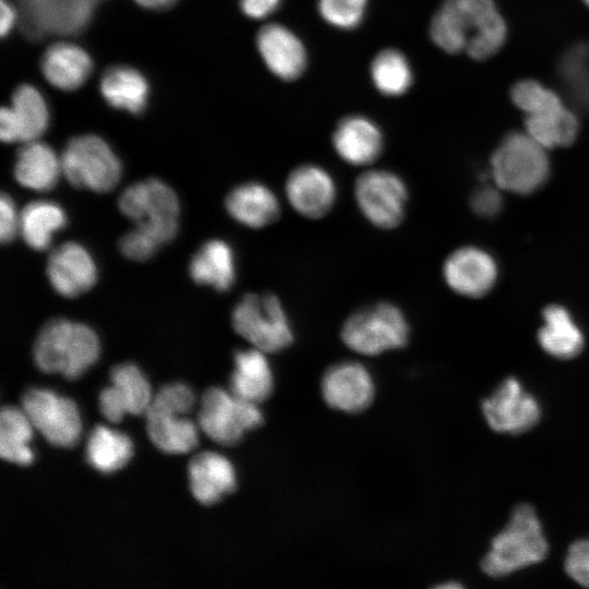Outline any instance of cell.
Wrapping results in <instances>:
<instances>
[{
    "label": "cell",
    "instance_id": "6da1fadb",
    "mask_svg": "<svg viewBox=\"0 0 589 589\" xmlns=\"http://www.w3.org/2000/svg\"><path fill=\"white\" fill-rule=\"evenodd\" d=\"M507 28L493 0H445L434 14L430 35L448 53L466 51L476 60L495 55Z\"/></svg>",
    "mask_w": 589,
    "mask_h": 589
},
{
    "label": "cell",
    "instance_id": "7a4b0ae2",
    "mask_svg": "<svg viewBox=\"0 0 589 589\" xmlns=\"http://www.w3.org/2000/svg\"><path fill=\"white\" fill-rule=\"evenodd\" d=\"M548 553L549 542L536 509L520 503L492 539L481 560V568L488 576L501 578L542 562Z\"/></svg>",
    "mask_w": 589,
    "mask_h": 589
},
{
    "label": "cell",
    "instance_id": "3957f363",
    "mask_svg": "<svg viewBox=\"0 0 589 589\" xmlns=\"http://www.w3.org/2000/svg\"><path fill=\"white\" fill-rule=\"evenodd\" d=\"M100 344L87 325L65 318L47 322L34 344V360L45 373H60L69 380L80 377L97 361Z\"/></svg>",
    "mask_w": 589,
    "mask_h": 589
},
{
    "label": "cell",
    "instance_id": "277c9868",
    "mask_svg": "<svg viewBox=\"0 0 589 589\" xmlns=\"http://www.w3.org/2000/svg\"><path fill=\"white\" fill-rule=\"evenodd\" d=\"M340 336L352 351L376 356L406 346L410 325L397 304L380 301L352 312L344 322Z\"/></svg>",
    "mask_w": 589,
    "mask_h": 589
},
{
    "label": "cell",
    "instance_id": "5b68a950",
    "mask_svg": "<svg viewBox=\"0 0 589 589\" xmlns=\"http://www.w3.org/2000/svg\"><path fill=\"white\" fill-rule=\"evenodd\" d=\"M231 323L238 335L266 353L281 351L294 339L286 308L272 292L243 296L232 310Z\"/></svg>",
    "mask_w": 589,
    "mask_h": 589
},
{
    "label": "cell",
    "instance_id": "8992f818",
    "mask_svg": "<svg viewBox=\"0 0 589 589\" xmlns=\"http://www.w3.org/2000/svg\"><path fill=\"white\" fill-rule=\"evenodd\" d=\"M546 151L527 132L507 134L491 158L496 187L517 194H529L541 188L550 173Z\"/></svg>",
    "mask_w": 589,
    "mask_h": 589
},
{
    "label": "cell",
    "instance_id": "52a82bcc",
    "mask_svg": "<svg viewBox=\"0 0 589 589\" xmlns=\"http://www.w3.org/2000/svg\"><path fill=\"white\" fill-rule=\"evenodd\" d=\"M118 206L159 245L171 241L178 231L179 200L175 191L158 179L128 187L120 195Z\"/></svg>",
    "mask_w": 589,
    "mask_h": 589
},
{
    "label": "cell",
    "instance_id": "ba28073f",
    "mask_svg": "<svg viewBox=\"0 0 589 589\" xmlns=\"http://www.w3.org/2000/svg\"><path fill=\"white\" fill-rule=\"evenodd\" d=\"M62 175L74 187L108 192L121 177V164L111 147L97 135L73 137L61 155Z\"/></svg>",
    "mask_w": 589,
    "mask_h": 589
},
{
    "label": "cell",
    "instance_id": "9c48e42d",
    "mask_svg": "<svg viewBox=\"0 0 589 589\" xmlns=\"http://www.w3.org/2000/svg\"><path fill=\"white\" fill-rule=\"evenodd\" d=\"M353 196L360 213L370 224L390 230L405 218L409 191L399 175L385 169H371L357 177Z\"/></svg>",
    "mask_w": 589,
    "mask_h": 589
},
{
    "label": "cell",
    "instance_id": "30bf717a",
    "mask_svg": "<svg viewBox=\"0 0 589 589\" xmlns=\"http://www.w3.org/2000/svg\"><path fill=\"white\" fill-rule=\"evenodd\" d=\"M263 423L259 404L243 400L219 387L208 388L199 413L201 430L214 442L236 445L244 433Z\"/></svg>",
    "mask_w": 589,
    "mask_h": 589
},
{
    "label": "cell",
    "instance_id": "8fae6325",
    "mask_svg": "<svg viewBox=\"0 0 589 589\" xmlns=\"http://www.w3.org/2000/svg\"><path fill=\"white\" fill-rule=\"evenodd\" d=\"M101 0H16L19 22L31 39L50 35H75L92 19Z\"/></svg>",
    "mask_w": 589,
    "mask_h": 589
},
{
    "label": "cell",
    "instance_id": "7c38bea8",
    "mask_svg": "<svg viewBox=\"0 0 589 589\" xmlns=\"http://www.w3.org/2000/svg\"><path fill=\"white\" fill-rule=\"evenodd\" d=\"M22 409L50 444L74 446L81 436L82 422L75 402L50 389L33 388L22 397Z\"/></svg>",
    "mask_w": 589,
    "mask_h": 589
},
{
    "label": "cell",
    "instance_id": "4fadbf2b",
    "mask_svg": "<svg viewBox=\"0 0 589 589\" xmlns=\"http://www.w3.org/2000/svg\"><path fill=\"white\" fill-rule=\"evenodd\" d=\"M481 410L493 431L513 435L531 430L541 418L539 400L516 377L505 378L482 400Z\"/></svg>",
    "mask_w": 589,
    "mask_h": 589
},
{
    "label": "cell",
    "instance_id": "5bb4252c",
    "mask_svg": "<svg viewBox=\"0 0 589 589\" xmlns=\"http://www.w3.org/2000/svg\"><path fill=\"white\" fill-rule=\"evenodd\" d=\"M285 194L299 215L308 219H320L335 205L337 184L325 168L304 164L289 172L285 181Z\"/></svg>",
    "mask_w": 589,
    "mask_h": 589
},
{
    "label": "cell",
    "instance_id": "9a60e30c",
    "mask_svg": "<svg viewBox=\"0 0 589 589\" xmlns=\"http://www.w3.org/2000/svg\"><path fill=\"white\" fill-rule=\"evenodd\" d=\"M49 123L47 104L37 88L23 84L19 86L9 107L0 112V136L7 143H28L37 141Z\"/></svg>",
    "mask_w": 589,
    "mask_h": 589
},
{
    "label": "cell",
    "instance_id": "2e32d148",
    "mask_svg": "<svg viewBox=\"0 0 589 589\" xmlns=\"http://www.w3.org/2000/svg\"><path fill=\"white\" fill-rule=\"evenodd\" d=\"M322 393L329 407L354 413L364 410L372 402L374 382L364 365L345 361L334 364L325 372Z\"/></svg>",
    "mask_w": 589,
    "mask_h": 589
},
{
    "label": "cell",
    "instance_id": "e0dca14e",
    "mask_svg": "<svg viewBox=\"0 0 589 589\" xmlns=\"http://www.w3.org/2000/svg\"><path fill=\"white\" fill-rule=\"evenodd\" d=\"M443 275L455 292L467 297H481L495 284L497 266L488 252L474 247H464L446 259Z\"/></svg>",
    "mask_w": 589,
    "mask_h": 589
},
{
    "label": "cell",
    "instance_id": "ac0fdd59",
    "mask_svg": "<svg viewBox=\"0 0 589 589\" xmlns=\"http://www.w3.org/2000/svg\"><path fill=\"white\" fill-rule=\"evenodd\" d=\"M51 287L61 296L74 298L91 289L97 279V267L89 252L76 242L55 249L47 263Z\"/></svg>",
    "mask_w": 589,
    "mask_h": 589
},
{
    "label": "cell",
    "instance_id": "d6986e66",
    "mask_svg": "<svg viewBox=\"0 0 589 589\" xmlns=\"http://www.w3.org/2000/svg\"><path fill=\"white\" fill-rule=\"evenodd\" d=\"M225 206L237 223L252 229L272 225L281 214L276 193L259 181L235 187L226 196Z\"/></svg>",
    "mask_w": 589,
    "mask_h": 589
},
{
    "label": "cell",
    "instance_id": "ffe728a7",
    "mask_svg": "<svg viewBox=\"0 0 589 589\" xmlns=\"http://www.w3.org/2000/svg\"><path fill=\"white\" fill-rule=\"evenodd\" d=\"M256 44L265 64L278 77L294 80L303 72L306 62L304 47L285 26H263L257 34Z\"/></svg>",
    "mask_w": 589,
    "mask_h": 589
},
{
    "label": "cell",
    "instance_id": "44dd1931",
    "mask_svg": "<svg viewBox=\"0 0 589 589\" xmlns=\"http://www.w3.org/2000/svg\"><path fill=\"white\" fill-rule=\"evenodd\" d=\"M188 472L191 492L203 505L218 503L237 486L232 464L218 453L203 452L195 455L189 464Z\"/></svg>",
    "mask_w": 589,
    "mask_h": 589
},
{
    "label": "cell",
    "instance_id": "7402d4cb",
    "mask_svg": "<svg viewBox=\"0 0 589 589\" xmlns=\"http://www.w3.org/2000/svg\"><path fill=\"white\" fill-rule=\"evenodd\" d=\"M337 155L352 166H368L375 161L383 149V135L378 127L361 116L342 119L333 133Z\"/></svg>",
    "mask_w": 589,
    "mask_h": 589
},
{
    "label": "cell",
    "instance_id": "603a6c76",
    "mask_svg": "<svg viewBox=\"0 0 589 589\" xmlns=\"http://www.w3.org/2000/svg\"><path fill=\"white\" fill-rule=\"evenodd\" d=\"M266 352L257 348L238 350L230 380V392L247 401L260 404L274 388V375Z\"/></svg>",
    "mask_w": 589,
    "mask_h": 589
},
{
    "label": "cell",
    "instance_id": "cb8c5ba5",
    "mask_svg": "<svg viewBox=\"0 0 589 589\" xmlns=\"http://www.w3.org/2000/svg\"><path fill=\"white\" fill-rule=\"evenodd\" d=\"M92 68L89 55L71 43L51 45L41 59V70L46 80L63 91H73L84 84Z\"/></svg>",
    "mask_w": 589,
    "mask_h": 589
},
{
    "label": "cell",
    "instance_id": "d4e9b609",
    "mask_svg": "<svg viewBox=\"0 0 589 589\" xmlns=\"http://www.w3.org/2000/svg\"><path fill=\"white\" fill-rule=\"evenodd\" d=\"M16 181L31 190H51L62 173L61 158L47 144L37 141L25 143L17 152L14 164Z\"/></svg>",
    "mask_w": 589,
    "mask_h": 589
},
{
    "label": "cell",
    "instance_id": "484cf974",
    "mask_svg": "<svg viewBox=\"0 0 589 589\" xmlns=\"http://www.w3.org/2000/svg\"><path fill=\"white\" fill-rule=\"evenodd\" d=\"M189 271L196 284L227 291L233 286L237 276L235 252L221 239L209 240L194 254Z\"/></svg>",
    "mask_w": 589,
    "mask_h": 589
},
{
    "label": "cell",
    "instance_id": "4316f807",
    "mask_svg": "<svg viewBox=\"0 0 589 589\" xmlns=\"http://www.w3.org/2000/svg\"><path fill=\"white\" fill-rule=\"evenodd\" d=\"M543 320L538 339L546 353L565 360L576 357L582 350L584 335L565 308L556 304L548 306Z\"/></svg>",
    "mask_w": 589,
    "mask_h": 589
},
{
    "label": "cell",
    "instance_id": "83f0119b",
    "mask_svg": "<svg viewBox=\"0 0 589 589\" xmlns=\"http://www.w3.org/2000/svg\"><path fill=\"white\" fill-rule=\"evenodd\" d=\"M100 92L109 105L131 113L146 106L148 84L135 69L125 65L109 68L100 80Z\"/></svg>",
    "mask_w": 589,
    "mask_h": 589
},
{
    "label": "cell",
    "instance_id": "f1b7e54d",
    "mask_svg": "<svg viewBox=\"0 0 589 589\" xmlns=\"http://www.w3.org/2000/svg\"><path fill=\"white\" fill-rule=\"evenodd\" d=\"M147 434L154 445L168 454H185L199 444V431L194 422L180 414L147 410Z\"/></svg>",
    "mask_w": 589,
    "mask_h": 589
},
{
    "label": "cell",
    "instance_id": "f546056e",
    "mask_svg": "<svg viewBox=\"0 0 589 589\" xmlns=\"http://www.w3.org/2000/svg\"><path fill=\"white\" fill-rule=\"evenodd\" d=\"M67 225L61 206L50 201H34L20 214V233L33 250H46L58 231Z\"/></svg>",
    "mask_w": 589,
    "mask_h": 589
},
{
    "label": "cell",
    "instance_id": "4dcf8cb0",
    "mask_svg": "<svg viewBox=\"0 0 589 589\" xmlns=\"http://www.w3.org/2000/svg\"><path fill=\"white\" fill-rule=\"evenodd\" d=\"M526 132L544 148L568 146L576 140L579 123L564 105L526 115Z\"/></svg>",
    "mask_w": 589,
    "mask_h": 589
},
{
    "label": "cell",
    "instance_id": "1f68e13d",
    "mask_svg": "<svg viewBox=\"0 0 589 589\" xmlns=\"http://www.w3.org/2000/svg\"><path fill=\"white\" fill-rule=\"evenodd\" d=\"M133 455L131 438L105 425H97L86 444L88 464L103 473L123 468Z\"/></svg>",
    "mask_w": 589,
    "mask_h": 589
},
{
    "label": "cell",
    "instance_id": "d6a6232c",
    "mask_svg": "<svg viewBox=\"0 0 589 589\" xmlns=\"http://www.w3.org/2000/svg\"><path fill=\"white\" fill-rule=\"evenodd\" d=\"M33 428L23 409L3 407L0 413L1 458L21 466L29 465L34 460V453L28 446Z\"/></svg>",
    "mask_w": 589,
    "mask_h": 589
},
{
    "label": "cell",
    "instance_id": "836d02e7",
    "mask_svg": "<svg viewBox=\"0 0 589 589\" xmlns=\"http://www.w3.org/2000/svg\"><path fill=\"white\" fill-rule=\"evenodd\" d=\"M111 389L123 405L127 413L145 414L153 396L144 373L133 363H122L110 371Z\"/></svg>",
    "mask_w": 589,
    "mask_h": 589
},
{
    "label": "cell",
    "instance_id": "e575fe53",
    "mask_svg": "<svg viewBox=\"0 0 589 589\" xmlns=\"http://www.w3.org/2000/svg\"><path fill=\"white\" fill-rule=\"evenodd\" d=\"M371 76L376 88L389 96L404 94L412 82L410 65L396 49H385L375 56L371 63Z\"/></svg>",
    "mask_w": 589,
    "mask_h": 589
},
{
    "label": "cell",
    "instance_id": "d590c367",
    "mask_svg": "<svg viewBox=\"0 0 589 589\" xmlns=\"http://www.w3.org/2000/svg\"><path fill=\"white\" fill-rule=\"evenodd\" d=\"M510 96L513 103L525 115L541 112L563 105L556 93L533 80L517 82L512 88Z\"/></svg>",
    "mask_w": 589,
    "mask_h": 589
},
{
    "label": "cell",
    "instance_id": "8d00e7d4",
    "mask_svg": "<svg viewBox=\"0 0 589 589\" xmlns=\"http://www.w3.org/2000/svg\"><path fill=\"white\" fill-rule=\"evenodd\" d=\"M368 0H318L321 16L330 25L350 29L363 19Z\"/></svg>",
    "mask_w": 589,
    "mask_h": 589
},
{
    "label": "cell",
    "instance_id": "74e56055",
    "mask_svg": "<svg viewBox=\"0 0 589 589\" xmlns=\"http://www.w3.org/2000/svg\"><path fill=\"white\" fill-rule=\"evenodd\" d=\"M195 402L192 389L183 383H172L161 387L153 397L147 410L175 414L188 413Z\"/></svg>",
    "mask_w": 589,
    "mask_h": 589
},
{
    "label": "cell",
    "instance_id": "f35d334b",
    "mask_svg": "<svg viewBox=\"0 0 589 589\" xmlns=\"http://www.w3.org/2000/svg\"><path fill=\"white\" fill-rule=\"evenodd\" d=\"M564 568L575 582L589 588V538L579 539L569 545Z\"/></svg>",
    "mask_w": 589,
    "mask_h": 589
},
{
    "label": "cell",
    "instance_id": "ab89813d",
    "mask_svg": "<svg viewBox=\"0 0 589 589\" xmlns=\"http://www.w3.org/2000/svg\"><path fill=\"white\" fill-rule=\"evenodd\" d=\"M159 247L155 239L136 226L120 240L122 254L133 261L149 259Z\"/></svg>",
    "mask_w": 589,
    "mask_h": 589
},
{
    "label": "cell",
    "instance_id": "60d3db41",
    "mask_svg": "<svg viewBox=\"0 0 589 589\" xmlns=\"http://www.w3.org/2000/svg\"><path fill=\"white\" fill-rule=\"evenodd\" d=\"M20 214L10 195L2 194L0 199V240L11 242L20 232Z\"/></svg>",
    "mask_w": 589,
    "mask_h": 589
},
{
    "label": "cell",
    "instance_id": "b9f144b4",
    "mask_svg": "<svg viewBox=\"0 0 589 589\" xmlns=\"http://www.w3.org/2000/svg\"><path fill=\"white\" fill-rule=\"evenodd\" d=\"M497 188L490 185L481 187L472 194L471 207L474 213L480 216L491 217L500 212L502 197Z\"/></svg>",
    "mask_w": 589,
    "mask_h": 589
},
{
    "label": "cell",
    "instance_id": "7bdbcfd3",
    "mask_svg": "<svg viewBox=\"0 0 589 589\" xmlns=\"http://www.w3.org/2000/svg\"><path fill=\"white\" fill-rule=\"evenodd\" d=\"M280 0H240V5L245 15L252 19H263L273 13Z\"/></svg>",
    "mask_w": 589,
    "mask_h": 589
},
{
    "label": "cell",
    "instance_id": "ee69618b",
    "mask_svg": "<svg viewBox=\"0 0 589 589\" xmlns=\"http://www.w3.org/2000/svg\"><path fill=\"white\" fill-rule=\"evenodd\" d=\"M0 8V32L2 36H5L19 22V10L8 0H1Z\"/></svg>",
    "mask_w": 589,
    "mask_h": 589
},
{
    "label": "cell",
    "instance_id": "f6af8a7d",
    "mask_svg": "<svg viewBox=\"0 0 589 589\" xmlns=\"http://www.w3.org/2000/svg\"><path fill=\"white\" fill-rule=\"evenodd\" d=\"M140 5L147 9H165L175 3L176 0H135Z\"/></svg>",
    "mask_w": 589,
    "mask_h": 589
},
{
    "label": "cell",
    "instance_id": "bcb514c9",
    "mask_svg": "<svg viewBox=\"0 0 589 589\" xmlns=\"http://www.w3.org/2000/svg\"><path fill=\"white\" fill-rule=\"evenodd\" d=\"M586 2L587 5H589V0H584Z\"/></svg>",
    "mask_w": 589,
    "mask_h": 589
}]
</instances>
